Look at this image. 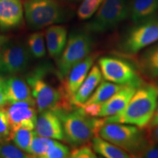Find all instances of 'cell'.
I'll use <instances>...</instances> for the list:
<instances>
[{"label": "cell", "instance_id": "6da1fadb", "mask_svg": "<svg viewBox=\"0 0 158 158\" xmlns=\"http://www.w3.org/2000/svg\"><path fill=\"white\" fill-rule=\"evenodd\" d=\"M158 102V86L143 84L130 100L126 107L116 115L104 117V124L120 123L146 128L155 113Z\"/></svg>", "mask_w": 158, "mask_h": 158}, {"label": "cell", "instance_id": "7a4b0ae2", "mask_svg": "<svg viewBox=\"0 0 158 158\" xmlns=\"http://www.w3.org/2000/svg\"><path fill=\"white\" fill-rule=\"evenodd\" d=\"M55 113L62 122L64 139L73 147L89 143L104 124L103 118L89 116L80 107L57 110Z\"/></svg>", "mask_w": 158, "mask_h": 158}, {"label": "cell", "instance_id": "3957f363", "mask_svg": "<svg viewBox=\"0 0 158 158\" xmlns=\"http://www.w3.org/2000/svg\"><path fill=\"white\" fill-rule=\"evenodd\" d=\"M98 135L124 149L132 157H139L142 152L152 143L147 137L145 128L131 124H104Z\"/></svg>", "mask_w": 158, "mask_h": 158}, {"label": "cell", "instance_id": "277c9868", "mask_svg": "<svg viewBox=\"0 0 158 158\" xmlns=\"http://www.w3.org/2000/svg\"><path fill=\"white\" fill-rule=\"evenodd\" d=\"M44 73L42 68L35 70L27 79L38 111L72 109L73 106L65 96L62 87L55 88L45 81Z\"/></svg>", "mask_w": 158, "mask_h": 158}, {"label": "cell", "instance_id": "5b68a950", "mask_svg": "<svg viewBox=\"0 0 158 158\" xmlns=\"http://www.w3.org/2000/svg\"><path fill=\"white\" fill-rule=\"evenodd\" d=\"M158 42V15L142 20L134 23L123 35L118 44L122 54L135 56L140 51Z\"/></svg>", "mask_w": 158, "mask_h": 158}, {"label": "cell", "instance_id": "8992f818", "mask_svg": "<svg viewBox=\"0 0 158 158\" xmlns=\"http://www.w3.org/2000/svg\"><path fill=\"white\" fill-rule=\"evenodd\" d=\"M23 9L27 24L32 29H40L62 23L68 15L55 0H26Z\"/></svg>", "mask_w": 158, "mask_h": 158}, {"label": "cell", "instance_id": "52a82bcc", "mask_svg": "<svg viewBox=\"0 0 158 158\" xmlns=\"http://www.w3.org/2000/svg\"><path fill=\"white\" fill-rule=\"evenodd\" d=\"M128 18L127 0H104L95 15L86 23V31L89 33H104L115 29Z\"/></svg>", "mask_w": 158, "mask_h": 158}, {"label": "cell", "instance_id": "ba28073f", "mask_svg": "<svg viewBox=\"0 0 158 158\" xmlns=\"http://www.w3.org/2000/svg\"><path fill=\"white\" fill-rule=\"evenodd\" d=\"M93 45L89 32L74 31L69 36L58 62L59 76L63 80L74 65L90 54Z\"/></svg>", "mask_w": 158, "mask_h": 158}, {"label": "cell", "instance_id": "9c48e42d", "mask_svg": "<svg viewBox=\"0 0 158 158\" xmlns=\"http://www.w3.org/2000/svg\"><path fill=\"white\" fill-rule=\"evenodd\" d=\"M98 66L106 81L119 85H133L139 87L143 84L137 68L123 59L103 56L99 59Z\"/></svg>", "mask_w": 158, "mask_h": 158}, {"label": "cell", "instance_id": "30bf717a", "mask_svg": "<svg viewBox=\"0 0 158 158\" xmlns=\"http://www.w3.org/2000/svg\"><path fill=\"white\" fill-rule=\"evenodd\" d=\"M7 43L4 45L0 54V73L15 75L23 72L29 64L28 50L20 43Z\"/></svg>", "mask_w": 158, "mask_h": 158}, {"label": "cell", "instance_id": "8fae6325", "mask_svg": "<svg viewBox=\"0 0 158 158\" xmlns=\"http://www.w3.org/2000/svg\"><path fill=\"white\" fill-rule=\"evenodd\" d=\"M5 109L8 116L12 133L13 134L20 128L33 130L37 118V106L35 100L20 101L8 103Z\"/></svg>", "mask_w": 158, "mask_h": 158}, {"label": "cell", "instance_id": "7c38bea8", "mask_svg": "<svg viewBox=\"0 0 158 158\" xmlns=\"http://www.w3.org/2000/svg\"><path fill=\"white\" fill-rule=\"evenodd\" d=\"M98 56V54L88 55L86 58L74 65L65 77L62 87L65 96L70 100V99L74 95L82 83L84 82V79L87 76Z\"/></svg>", "mask_w": 158, "mask_h": 158}, {"label": "cell", "instance_id": "4fadbf2b", "mask_svg": "<svg viewBox=\"0 0 158 158\" xmlns=\"http://www.w3.org/2000/svg\"><path fill=\"white\" fill-rule=\"evenodd\" d=\"M35 132L38 135L56 140H64L62 122L55 111L46 110L37 116Z\"/></svg>", "mask_w": 158, "mask_h": 158}, {"label": "cell", "instance_id": "5bb4252c", "mask_svg": "<svg viewBox=\"0 0 158 158\" xmlns=\"http://www.w3.org/2000/svg\"><path fill=\"white\" fill-rule=\"evenodd\" d=\"M136 67L141 76L150 81L158 80V42L138 53Z\"/></svg>", "mask_w": 158, "mask_h": 158}, {"label": "cell", "instance_id": "9a60e30c", "mask_svg": "<svg viewBox=\"0 0 158 158\" xmlns=\"http://www.w3.org/2000/svg\"><path fill=\"white\" fill-rule=\"evenodd\" d=\"M23 18L21 0H0V29L2 31L19 27Z\"/></svg>", "mask_w": 158, "mask_h": 158}, {"label": "cell", "instance_id": "2e32d148", "mask_svg": "<svg viewBox=\"0 0 158 158\" xmlns=\"http://www.w3.org/2000/svg\"><path fill=\"white\" fill-rule=\"evenodd\" d=\"M138 88L133 85L124 86L107 101L101 105L98 117H108L120 113L126 107Z\"/></svg>", "mask_w": 158, "mask_h": 158}, {"label": "cell", "instance_id": "e0dca14e", "mask_svg": "<svg viewBox=\"0 0 158 158\" xmlns=\"http://www.w3.org/2000/svg\"><path fill=\"white\" fill-rule=\"evenodd\" d=\"M102 78L101 71L98 65H94L92 67L84 82L70 99L71 106L75 108L81 107L96 89L101 82Z\"/></svg>", "mask_w": 158, "mask_h": 158}, {"label": "cell", "instance_id": "ac0fdd59", "mask_svg": "<svg viewBox=\"0 0 158 158\" xmlns=\"http://www.w3.org/2000/svg\"><path fill=\"white\" fill-rule=\"evenodd\" d=\"M6 96L8 103L35 100L28 84L23 78L15 76L6 79Z\"/></svg>", "mask_w": 158, "mask_h": 158}, {"label": "cell", "instance_id": "d6986e66", "mask_svg": "<svg viewBox=\"0 0 158 158\" xmlns=\"http://www.w3.org/2000/svg\"><path fill=\"white\" fill-rule=\"evenodd\" d=\"M47 50L52 58L57 59L62 54L67 41L68 31L64 27L60 25H51L45 32Z\"/></svg>", "mask_w": 158, "mask_h": 158}, {"label": "cell", "instance_id": "ffe728a7", "mask_svg": "<svg viewBox=\"0 0 158 158\" xmlns=\"http://www.w3.org/2000/svg\"><path fill=\"white\" fill-rule=\"evenodd\" d=\"M158 12V0H130L128 17L134 23L155 15Z\"/></svg>", "mask_w": 158, "mask_h": 158}, {"label": "cell", "instance_id": "44dd1931", "mask_svg": "<svg viewBox=\"0 0 158 158\" xmlns=\"http://www.w3.org/2000/svg\"><path fill=\"white\" fill-rule=\"evenodd\" d=\"M92 147L96 154L106 158H131V155L115 144L106 141L100 135L92 139Z\"/></svg>", "mask_w": 158, "mask_h": 158}, {"label": "cell", "instance_id": "7402d4cb", "mask_svg": "<svg viewBox=\"0 0 158 158\" xmlns=\"http://www.w3.org/2000/svg\"><path fill=\"white\" fill-rule=\"evenodd\" d=\"M123 86V85L116 84L108 81H103L98 85L90 98L82 106L91 104L102 105L111 98L118 91L121 89Z\"/></svg>", "mask_w": 158, "mask_h": 158}, {"label": "cell", "instance_id": "603a6c76", "mask_svg": "<svg viewBox=\"0 0 158 158\" xmlns=\"http://www.w3.org/2000/svg\"><path fill=\"white\" fill-rule=\"evenodd\" d=\"M52 141V138L43 137L35 133L31 143L29 155L31 157L45 158Z\"/></svg>", "mask_w": 158, "mask_h": 158}, {"label": "cell", "instance_id": "cb8c5ba5", "mask_svg": "<svg viewBox=\"0 0 158 158\" xmlns=\"http://www.w3.org/2000/svg\"><path fill=\"white\" fill-rule=\"evenodd\" d=\"M35 132L32 130L20 128L15 132L13 136V141L15 145L29 155L31 143Z\"/></svg>", "mask_w": 158, "mask_h": 158}, {"label": "cell", "instance_id": "d4e9b609", "mask_svg": "<svg viewBox=\"0 0 158 158\" xmlns=\"http://www.w3.org/2000/svg\"><path fill=\"white\" fill-rule=\"evenodd\" d=\"M28 47L29 51L35 58H42L45 55V46L44 35L42 32L31 34L28 38Z\"/></svg>", "mask_w": 158, "mask_h": 158}, {"label": "cell", "instance_id": "484cf974", "mask_svg": "<svg viewBox=\"0 0 158 158\" xmlns=\"http://www.w3.org/2000/svg\"><path fill=\"white\" fill-rule=\"evenodd\" d=\"M103 1L104 0H83L77 12L78 19L82 21L91 19L95 14Z\"/></svg>", "mask_w": 158, "mask_h": 158}, {"label": "cell", "instance_id": "4316f807", "mask_svg": "<svg viewBox=\"0 0 158 158\" xmlns=\"http://www.w3.org/2000/svg\"><path fill=\"white\" fill-rule=\"evenodd\" d=\"M10 141H0V157L3 158H28L30 155L25 152L16 145L10 143Z\"/></svg>", "mask_w": 158, "mask_h": 158}, {"label": "cell", "instance_id": "83f0119b", "mask_svg": "<svg viewBox=\"0 0 158 158\" xmlns=\"http://www.w3.org/2000/svg\"><path fill=\"white\" fill-rule=\"evenodd\" d=\"M70 149L67 146L53 139L45 158L70 157Z\"/></svg>", "mask_w": 158, "mask_h": 158}, {"label": "cell", "instance_id": "f1b7e54d", "mask_svg": "<svg viewBox=\"0 0 158 158\" xmlns=\"http://www.w3.org/2000/svg\"><path fill=\"white\" fill-rule=\"evenodd\" d=\"M13 133L10 125L8 116L4 108H0V141H10Z\"/></svg>", "mask_w": 158, "mask_h": 158}, {"label": "cell", "instance_id": "f546056e", "mask_svg": "<svg viewBox=\"0 0 158 158\" xmlns=\"http://www.w3.org/2000/svg\"><path fill=\"white\" fill-rule=\"evenodd\" d=\"M70 157L71 158H96L95 152L89 144H83L79 147H74L70 152Z\"/></svg>", "mask_w": 158, "mask_h": 158}, {"label": "cell", "instance_id": "4dcf8cb0", "mask_svg": "<svg viewBox=\"0 0 158 158\" xmlns=\"http://www.w3.org/2000/svg\"><path fill=\"white\" fill-rule=\"evenodd\" d=\"M138 157L158 158V144L151 143L142 152Z\"/></svg>", "mask_w": 158, "mask_h": 158}, {"label": "cell", "instance_id": "1f68e13d", "mask_svg": "<svg viewBox=\"0 0 158 158\" xmlns=\"http://www.w3.org/2000/svg\"><path fill=\"white\" fill-rule=\"evenodd\" d=\"M146 135L151 143L158 144V124L148 126L145 128Z\"/></svg>", "mask_w": 158, "mask_h": 158}, {"label": "cell", "instance_id": "d6a6232c", "mask_svg": "<svg viewBox=\"0 0 158 158\" xmlns=\"http://www.w3.org/2000/svg\"><path fill=\"white\" fill-rule=\"evenodd\" d=\"M7 100L6 96V79L0 76V108L7 106Z\"/></svg>", "mask_w": 158, "mask_h": 158}, {"label": "cell", "instance_id": "836d02e7", "mask_svg": "<svg viewBox=\"0 0 158 158\" xmlns=\"http://www.w3.org/2000/svg\"><path fill=\"white\" fill-rule=\"evenodd\" d=\"M8 40H9L8 37H7L6 35H0V54H1L2 49L4 45L8 42Z\"/></svg>", "mask_w": 158, "mask_h": 158}, {"label": "cell", "instance_id": "e575fe53", "mask_svg": "<svg viewBox=\"0 0 158 158\" xmlns=\"http://www.w3.org/2000/svg\"><path fill=\"white\" fill-rule=\"evenodd\" d=\"M155 124H158V115H155L152 118L151 122L149 124L148 126H152V125H155ZM147 126V127H148Z\"/></svg>", "mask_w": 158, "mask_h": 158}, {"label": "cell", "instance_id": "d590c367", "mask_svg": "<svg viewBox=\"0 0 158 158\" xmlns=\"http://www.w3.org/2000/svg\"><path fill=\"white\" fill-rule=\"evenodd\" d=\"M155 115H158V102H157V108H156V110H155V113L154 114V116Z\"/></svg>", "mask_w": 158, "mask_h": 158}, {"label": "cell", "instance_id": "8d00e7d4", "mask_svg": "<svg viewBox=\"0 0 158 158\" xmlns=\"http://www.w3.org/2000/svg\"><path fill=\"white\" fill-rule=\"evenodd\" d=\"M155 84H157V86H158V80H157V81H155Z\"/></svg>", "mask_w": 158, "mask_h": 158}]
</instances>
